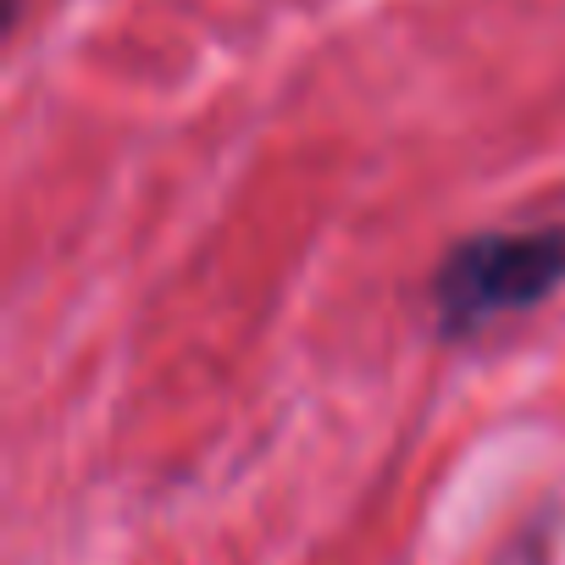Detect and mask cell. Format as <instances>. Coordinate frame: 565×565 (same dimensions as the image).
Wrapping results in <instances>:
<instances>
[{
    "mask_svg": "<svg viewBox=\"0 0 565 565\" xmlns=\"http://www.w3.org/2000/svg\"><path fill=\"white\" fill-rule=\"evenodd\" d=\"M565 289V216L543 227H493L460 238L433 277V311L449 339H466L499 317L543 306Z\"/></svg>",
    "mask_w": 565,
    "mask_h": 565,
    "instance_id": "obj_1",
    "label": "cell"
}]
</instances>
